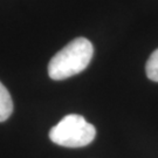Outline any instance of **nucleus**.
Instances as JSON below:
<instances>
[{
  "mask_svg": "<svg viewBox=\"0 0 158 158\" xmlns=\"http://www.w3.org/2000/svg\"><path fill=\"white\" fill-rule=\"evenodd\" d=\"M96 136L95 127L77 114L64 116L49 130L53 143L66 148H82L90 144Z\"/></svg>",
  "mask_w": 158,
  "mask_h": 158,
  "instance_id": "obj_2",
  "label": "nucleus"
},
{
  "mask_svg": "<svg viewBox=\"0 0 158 158\" xmlns=\"http://www.w3.org/2000/svg\"><path fill=\"white\" fill-rule=\"evenodd\" d=\"M147 76L153 82H158V48L150 55L145 66Z\"/></svg>",
  "mask_w": 158,
  "mask_h": 158,
  "instance_id": "obj_4",
  "label": "nucleus"
},
{
  "mask_svg": "<svg viewBox=\"0 0 158 158\" xmlns=\"http://www.w3.org/2000/svg\"><path fill=\"white\" fill-rule=\"evenodd\" d=\"M94 47L85 38H76L52 57L48 74L52 80L61 81L83 72L90 62Z\"/></svg>",
  "mask_w": 158,
  "mask_h": 158,
  "instance_id": "obj_1",
  "label": "nucleus"
},
{
  "mask_svg": "<svg viewBox=\"0 0 158 158\" xmlns=\"http://www.w3.org/2000/svg\"><path fill=\"white\" fill-rule=\"evenodd\" d=\"M13 113V101L5 85L0 82V122H5Z\"/></svg>",
  "mask_w": 158,
  "mask_h": 158,
  "instance_id": "obj_3",
  "label": "nucleus"
}]
</instances>
